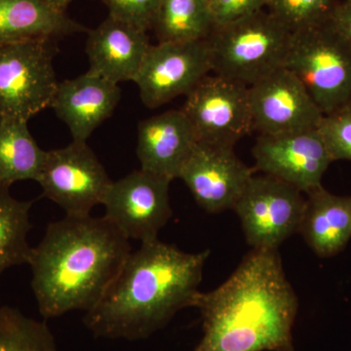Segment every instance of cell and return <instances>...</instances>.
I'll list each match as a JSON object with an SVG mask.
<instances>
[{
  "instance_id": "obj_1",
  "label": "cell",
  "mask_w": 351,
  "mask_h": 351,
  "mask_svg": "<svg viewBox=\"0 0 351 351\" xmlns=\"http://www.w3.org/2000/svg\"><path fill=\"white\" fill-rule=\"evenodd\" d=\"M203 337L195 351H295L299 302L278 250L253 249L219 288L200 293Z\"/></svg>"
},
{
  "instance_id": "obj_2",
  "label": "cell",
  "mask_w": 351,
  "mask_h": 351,
  "mask_svg": "<svg viewBox=\"0 0 351 351\" xmlns=\"http://www.w3.org/2000/svg\"><path fill=\"white\" fill-rule=\"evenodd\" d=\"M210 251L189 254L158 239L130 253L83 322L96 338H149L186 307L195 306Z\"/></svg>"
},
{
  "instance_id": "obj_3",
  "label": "cell",
  "mask_w": 351,
  "mask_h": 351,
  "mask_svg": "<svg viewBox=\"0 0 351 351\" xmlns=\"http://www.w3.org/2000/svg\"><path fill=\"white\" fill-rule=\"evenodd\" d=\"M130 253L129 239L105 216H66L51 223L29 260L44 319L94 308Z\"/></svg>"
},
{
  "instance_id": "obj_4",
  "label": "cell",
  "mask_w": 351,
  "mask_h": 351,
  "mask_svg": "<svg viewBox=\"0 0 351 351\" xmlns=\"http://www.w3.org/2000/svg\"><path fill=\"white\" fill-rule=\"evenodd\" d=\"M293 32L267 9L214 27L207 38L212 71L250 87L283 68Z\"/></svg>"
},
{
  "instance_id": "obj_5",
  "label": "cell",
  "mask_w": 351,
  "mask_h": 351,
  "mask_svg": "<svg viewBox=\"0 0 351 351\" xmlns=\"http://www.w3.org/2000/svg\"><path fill=\"white\" fill-rule=\"evenodd\" d=\"M284 68L323 114L351 104V50L329 23L293 32Z\"/></svg>"
},
{
  "instance_id": "obj_6",
  "label": "cell",
  "mask_w": 351,
  "mask_h": 351,
  "mask_svg": "<svg viewBox=\"0 0 351 351\" xmlns=\"http://www.w3.org/2000/svg\"><path fill=\"white\" fill-rule=\"evenodd\" d=\"M55 39L0 44V119L29 121L51 108L58 84Z\"/></svg>"
},
{
  "instance_id": "obj_7",
  "label": "cell",
  "mask_w": 351,
  "mask_h": 351,
  "mask_svg": "<svg viewBox=\"0 0 351 351\" xmlns=\"http://www.w3.org/2000/svg\"><path fill=\"white\" fill-rule=\"evenodd\" d=\"M304 193L269 175L252 176L233 208L253 249L278 250L299 233L306 207Z\"/></svg>"
},
{
  "instance_id": "obj_8",
  "label": "cell",
  "mask_w": 351,
  "mask_h": 351,
  "mask_svg": "<svg viewBox=\"0 0 351 351\" xmlns=\"http://www.w3.org/2000/svg\"><path fill=\"white\" fill-rule=\"evenodd\" d=\"M186 96L181 110L197 142L234 147L254 132L249 87L208 75Z\"/></svg>"
},
{
  "instance_id": "obj_9",
  "label": "cell",
  "mask_w": 351,
  "mask_h": 351,
  "mask_svg": "<svg viewBox=\"0 0 351 351\" xmlns=\"http://www.w3.org/2000/svg\"><path fill=\"white\" fill-rule=\"evenodd\" d=\"M38 184L43 195L63 208L66 216H89L103 204L112 181L86 143L73 142L46 152Z\"/></svg>"
},
{
  "instance_id": "obj_10",
  "label": "cell",
  "mask_w": 351,
  "mask_h": 351,
  "mask_svg": "<svg viewBox=\"0 0 351 351\" xmlns=\"http://www.w3.org/2000/svg\"><path fill=\"white\" fill-rule=\"evenodd\" d=\"M171 181L143 169L112 182L103 205L106 218L126 239L154 241L172 217Z\"/></svg>"
},
{
  "instance_id": "obj_11",
  "label": "cell",
  "mask_w": 351,
  "mask_h": 351,
  "mask_svg": "<svg viewBox=\"0 0 351 351\" xmlns=\"http://www.w3.org/2000/svg\"><path fill=\"white\" fill-rule=\"evenodd\" d=\"M212 71L207 38L152 45L134 82L145 107L156 108L188 95Z\"/></svg>"
},
{
  "instance_id": "obj_12",
  "label": "cell",
  "mask_w": 351,
  "mask_h": 351,
  "mask_svg": "<svg viewBox=\"0 0 351 351\" xmlns=\"http://www.w3.org/2000/svg\"><path fill=\"white\" fill-rule=\"evenodd\" d=\"M255 171L295 186L304 195L322 186L331 157L317 128L258 135L253 147Z\"/></svg>"
},
{
  "instance_id": "obj_13",
  "label": "cell",
  "mask_w": 351,
  "mask_h": 351,
  "mask_svg": "<svg viewBox=\"0 0 351 351\" xmlns=\"http://www.w3.org/2000/svg\"><path fill=\"white\" fill-rule=\"evenodd\" d=\"M249 98L254 132L258 135L316 129L324 115L302 82L284 66L249 87Z\"/></svg>"
},
{
  "instance_id": "obj_14",
  "label": "cell",
  "mask_w": 351,
  "mask_h": 351,
  "mask_svg": "<svg viewBox=\"0 0 351 351\" xmlns=\"http://www.w3.org/2000/svg\"><path fill=\"white\" fill-rule=\"evenodd\" d=\"M255 169L242 162L234 147L197 142L179 178L207 213L233 210Z\"/></svg>"
},
{
  "instance_id": "obj_15",
  "label": "cell",
  "mask_w": 351,
  "mask_h": 351,
  "mask_svg": "<svg viewBox=\"0 0 351 351\" xmlns=\"http://www.w3.org/2000/svg\"><path fill=\"white\" fill-rule=\"evenodd\" d=\"M121 90L117 83L88 71L58 84L51 108L68 126L73 142L86 143L99 126L112 117Z\"/></svg>"
},
{
  "instance_id": "obj_16",
  "label": "cell",
  "mask_w": 351,
  "mask_h": 351,
  "mask_svg": "<svg viewBox=\"0 0 351 351\" xmlns=\"http://www.w3.org/2000/svg\"><path fill=\"white\" fill-rule=\"evenodd\" d=\"M197 144L195 131L182 110H172L143 120L138 127L137 156L141 169L178 179Z\"/></svg>"
},
{
  "instance_id": "obj_17",
  "label": "cell",
  "mask_w": 351,
  "mask_h": 351,
  "mask_svg": "<svg viewBox=\"0 0 351 351\" xmlns=\"http://www.w3.org/2000/svg\"><path fill=\"white\" fill-rule=\"evenodd\" d=\"M152 45L147 32L108 16L89 32V71L117 84L134 82Z\"/></svg>"
},
{
  "instance_id": "obj_18",
  "label": "cell",
  "mask_w": 351,
  "mask_h": 351,
  "mask_svg": "<svg viewBox=\"0 0 351 351\" xmlns=\"http://www.w3.org/2000/svg\"><path fill=\"white\" fill-rule=\"evenodd\" d=\"M299 233L318 257L343 251L351 239V196L332 195L323 186L307 193Z\"/></svg>"
},
{
  "instance_id": "obj_19",
  "label": "cell",
  "mask_w": 351,
  "mask_h": 351,
  "mask_svg": "<svg viewBox=\"0 0 351 351\" xmlns=\"http://www.w3.org/2000/svg\"><path fill=\"white\" fill-rule=\"evenodd\" d=\"M86 32L47 0H0V44L55 39Z\"/></svg>"
},
{
  "instance_id": "obj_20",
  "label": "cell",
  "mask_w": 351,
  "mask_h": 351,
  "mask_svg": "<svg viewBox=\"0 0 351 351\" xmlns=\"http://www.w3.org/2000/svg\"><path fill=\"white\" fill-rule=\"evenodd\" d=\"M25 120L0 119V186L38 181L46 152L32 137Z\"/></svg>"
},
{
  "instance_id": "obj_21",
  "label": "cell",
  "mask_w": 351,
  "mask_h": 351,
  "mask_svg": "<svg viewBox=\"0 0 351 351\" xmlns=\"http://www.w3.org/2000/svg\"><path fill=\"white\" fill-rule=\"evenodd\" d=\"M213 29L209 0H161L152 25L158 43L202 40Z\"/></svg>"
},
{
  "instance_id": "obj_22",
  "label": "cell",
  "mask_w": 351,
  "mask_h": 351,
  "mask_svg": "<svg viewBox=\"0 0 351 351\" xmlns=\"http://www.w3.org/2000/svg\"><path fill=\"white\" fill-rule=\"evenodd\" d=\"M32 205V201L15 199L9 189L0 186V276L9 267L29 263Z\"/></svg>"
},
{
  "instance_id": "obj_23",
  "label": "cell",
  "mask_w": 351,
  "mask_h": 351,
  "mask_svg": "<svg viewBox=\"0 0 351 351\" xmlns=\"http://www.w3.org/2000/svg\"><path fill=\"white\" fill-rule=\"evenodd\" d=\"M0 351H59L44 321L27 317L18 309L0 306Z\"/></svg>"
},
{
  "instance_id": "obj_24",
  "label": "cell",
  "mask_w": 351,
  "mask_h": 351,
  "mask_svg": "<svg viewBox=\"0 0 351 351\" xmlns=\"http://www.w3.org/2000/svg\"><path fill=\"white\" fill-rule=\"evenodd\" d=\"M341 0H267V9L292 32L331 21Z\"/></svg>"
},
{
  "instance_id": "obj_25",
  "label": "cell",
  "mask_w": 351,
  "mask_h": 351,
  "mask_svg": "<svg viewBox=\"0 0 351 351\" xmlns=\"http://www.w3.org/2000/svg\"><path fill=\"white\" fill-rule=\"evenodd\" d=\"M317 130L332 162L351 161V104L323 115Z\"/></svg>"
},
{
  "instance_id": "obj_26",
  "label": "cell",
  "mask_w": 351,
  "mask_h": 351,
  "mask_svg": "<svg viewBox=\"0 0 351 351\" xmlns=\"http://www.w3.org/2000/svg\"><path fill=\"white\" fill-rule=\"evenodd\" d=\"M108 16L142 31L152 29L161 0H101Z\"/></svg>"
},
{
  "instance_id": "obj_27",
  "label": "cell",
  "mask_w": 351,
  "mask_h": 351,
  "mask_svg": "<svg viewBox=\"0 0 351 351\" xmlns=\"http://www.w3.org/2000/svg\"><path fill=\"white\" fill-rule=\"evenodd\" d=\"M267 0H209L214 27L243 19L263 10Z\"/></svg>"
},
{
  "instance_id": "obj_28",
  "label": "cell",
  "mask_w": 351,
  "mask_h": 351,
  "mask_svg": "<svg viewBox=\"0 0 351 351\" xmlns=\"http://www.w3.org/2000/svg\"><path fill=\"white\" fill-rule=\"evenodd\" d=\"M329 24L351 50V0H341Z\"/></svg>"
},
{
  "instance_id": "obj_29",
  "label": "cell",
  "mask_w": 351,
  "mask_h": 351,
  "mask_svg": "<svg viewBox=\"0 0 351 351\" xmlns=\"http://www.w3.org/2000/svg\"><path fill=\"white\" fill-rule=\"evenodd\" d=\"M47 1L58 10L66 12V9L68 8V6L73 0H47Z\"/></svg>"
}]
</instances>
